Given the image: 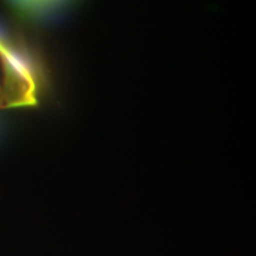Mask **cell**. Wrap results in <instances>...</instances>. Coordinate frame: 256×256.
<instances>
[{
	"instance_id": "6da1fadb",
	"label": "cell",
	"mask_w": 256,
	"mask_h": 256,
	"mask_svg": "<svg viewBox=\"0 0 256 256\" xmlns=\"http://www.w3.org/2000/svg\"><path fill=\"white\" fill-rule=\"evenodd\" d=\"M0 66L4 78L6 110L36 104L37 86L30 64L2 34Z\"/></svg>"
},
{
	"instance_id": "7a4b0ae2",
	"label": "cell",
	"mask_w": 256,
	"mask_h": 256,
	"mask_svg": "<svg viewBox=\"0 0 256 256\" xmlns=\"http://www.w3.org/2000/svg\"><path fill=\"white\" fill-rule=\"evenodd\" d=\"M16 5L20 8L28 10V11H34V10H40L46 6L55 4L60 0H12Z\"/></svg>"
},
{
	"instance_id": "3957f363",
	"label": "cell",
	"mask_w": 256,
	"mask_h": 256,
	"mask_svg": "<svg viewBox=\"0 0 256 256\" xmlns=\"http://www.w3.org/2000/svg\"><path fill=\"white\" fill-rule=\"evenodd\" d=\"M0 110H6L4 87H2V78H0Z\"/></svg>"
}]
</instances>
